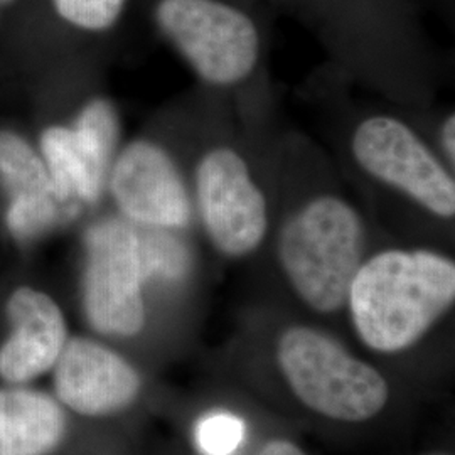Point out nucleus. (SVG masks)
Returning a JSON list of instances; mask_svg holds the SVG:
<instances>
[{
  "label": "nucleus",
  "instance_id": "obj_12",
  "mask_svg": "<svg viewBox=\"0 0 455 455\" xmlns=\"http://www.w3.org/2000/svg\"><path fill=\"white\" fill-rule=\"evenodd\" d=\"M0 180L9 191L7 227L17 238H34L65 214L43 157L14 132H0Z\"/></svg>",
  "mask_w": 455,
  "mask_h": 455
},
{
  "label": "nucleus",
  "instance_id": "obj_16",
  "mask_svg": "<svg viewBox=\"0 0 455 455\" xmlns=\"http://www.w3.org/2000/svg\"><path fill=\"white\" fill-rule=\"evenodd\" d=\"M196 443L204 455H231L246 437V423L235 413L214 411L197 423Z\"/></svg>",
  "mask_w": 455,
  "mask_h": 455
},
{
  "label": "nucleus",
  "instance_id": "obj_19",
  "mask_svg": "<svg viewBox=\"0 0 455 455\" xmlns=\"http://www.w3.org/2000/svg\"><path fill=\"white\" fill-rule=\"evenodd\" d=\"M17 0H0V11L4 9V7H11V5H14Z\"/></svg>",
  "mask_w": 455,
  "mask_h": 455
},
{
  "label": "nucleus",
  "instance_id": "obj_10",
  "mask_svg": "<svg viewBox=\"0 0 455 455\" xmlns=\"http://www.w3.org/2000/svg\"><path fill=\"white\" fill-rule=\"evenodd\" d=\"M54 379L61 402L92 417L129 407L140 390V378L125 359L82 338L66 341Z\"/></svg>",
  "mask_w": 455,
  "mask_h": 455
},
{
  "label": "nucleus",
  "instance_id": "obj_11",
  "mask_svg": "<svg viewBox=\"0 0 455 455\" xmlns=\"http://www.w3.org/2000/svg\"><path fill=\"white\" fill-rule=\"evenodd\" d=\"M12 334L0 347V374L11 383L33 379L56 364L66 344L58 304L31 287H20L7 302Z\"/></svg>",
  "mask_w": 455,
  "mask_h": 455
},
{
  "label": "nucleus",
  "instance_id": "obj_4",
  "mask_svg": "<svg viewBox=\"0 0 455 455\" xmlns=\"http://www.w3.org/2000/svg\"><path fill=\"white\" fill-rule=\"evenodd\" d=\"M154 20L196 75L212 86H235L259 66V26L227 0H157Z\"/></svg>",
  "mask_w": 455,
  "mask_h": 455
},
{
  "label": "nucleus",
  "instance_id": "obj_7",
  "mask_svg": "<svg viewBox=\"0 0 455 455\" xmlns=\"http://www.w3.org/2000/svg\"><path fill=\"white\" fill-rule=\"evenodd\" d=\"M195 199L212 246L229 259L253 253L268 231V204L242 154L212 147L196 165Z\"/></svg>",
  "mask_w": 455,
  "mask_h": 455
},
{
  "label": "nucleus",
  "instance_id": "obj_15",
  "mask_svg": "<svg viewBox=\"0 0 455 455\" xmlns=\"http://www.w3.org/2000/svg\"><path fill=\"white\" fill-rule=\"evenodd\" d=\"M54 14L75 31L88 34L114 29L129 0H49Z\"/></svg>",
  "mask_w": 455,
  "mask_h": 455
},
{
  "label": "nucleus",
  "instance_id": "obj_3",
  "mask_svg": "<svg viewBox=\"0 0 455 455\" xmlns=\"http://www.w3.org/2000/svg\"><path fill=\"white\" fill-rule=\"evenodd\" d=\"M276 359L293 395L325 419L366 422L388 402L385 376L314 327L293 325L283 331Z\"/></svg>",
  "mask_w": 455,
  "mask_h": 455
},
{
  "label": "nucleus",
  "instance_id": "obj_18",
  "mask_svg": "<svg viewBox=\"0 0 455 455\" xmlns=\"http://www.w3.org/2000/svg\"><path fill=\"white\" fill-rule=\"evenodd\" d=\"M259 455H306L300 447L291 440H272L268 442Z\"/></svg>",
  "mask_w": 455,
  "mask_h": 455
},
{
  "label": "nucleus",
  "instance_id": "obj_1",
  "mask_svg": "<svg viewBox=\"0 0 455 455\" xmlns=\"http://www.w3.org/2000/svg\"><path fill=\"white\" fill-rule=\"evenodd\" d=\"M455 263L432 250L393 248L363 260L346 306L370 349L402 353L452 309Z\"/></svg>",
  "mask_w": 455,
  "mask_h": 455
},
{
  "label": "nucleus",
  "instance_id": "obj_8",
  "mask_svg": "<svg viewBox=\"0 0 455 455\" xmlns=\"http://www.w3.org/2000/svg\"><path fill=\"white\" fill-rule=\"evenodd\" d=\"M118 133V114L105 98L90 100L73 127L54 125L43 133L41 157L63 204L97 203L114 163Z\"/></svg>",
  "mask_w": 455,
  "mask_h": 455
},
{
  "label": "nucleus",
  "instance_id": "obj_20",
  "mask_svg": "<svg viewBox=\"0 0 455 455\" xmlns=\"http://www.w3.org/2000/svg\"><path fill=\"white\" fill-rule=\"evenodd\" d=\"M317 2H329V0H317Z\"/></svg>",
  "mask_w": 455,
  "mask_h": 455
},
{
  "label": "nucleus",
  "instance_id": "obj_5",
  "mask_svg": "<svg viewBox=\"0 0 455 455\" xmlns=\"http://www.w3.org/2000/svg\"><path fill=\"white\" fill-rule=\"evenodd\" d=\"M83 300L90 324L110 336L131 338L146 324V268L139 227L108 218L86 231Z\"/></svg>",
  "mask_w": 455,
  "mask_h": 455
},
{
  "label": "nucleus",
  "instance_id": "obj_6",
  "mask_svg": "<svg viewBox=\"0 0 455 455\" xmlns=\"http://www.w3.org/2000/svg\"><path fill=\"white\" fill-rule=\"evenodd\" d=\"M351 152L373 180L410 197L440 220L455 216V180L422 137L400 118H364L351 137Z\"/></svg>",
  "mask_w": 455,
  "mask_h": 455
},
{
  "label": "nucleus",
  "instance_id": "obj_9",
  "mask_svg": "<svg viewBox=\"0 0 455 455\" xmlns=\"http://www.w3.org/2000/svg\"><path fill=\"white\" fill-rule=\"evenodd\" d=\"M115 204L140 228L178 231L189 227L193 199L180 167L164 147L133 140L116 156L108 172Z\"/></svg>",
  "mask_w": 455,
  "mask_h": 455
},
{
  "label": "nucleus",
  "instance_id": "obj_2",
  "mask_svg": "<svg viewBox=\"0 0 455 455\" xmlns=\"http://www.w3.org/2000/svg\"><path fill=\"white\" fill-rule=\"evenodd\" d=\"M364 223L344 197H310L285 220L276 240L278 261L310 309L332 314L346 306L364 253Z\"/></svg>",
  "mask_w": 455,
  "mask_h": 455
},
{
  "label": "nucleus",
  "instance_id": "obj_13",
  "mask_svg": "<svg viewBox=\"0 0 455 455\" xmlns=\"http://www.w3.org/2000/svg\"><path fill=\"white\" fill-rule=\"evenodd\" d=\"M65 428L63 410L48 395L0 390V455H48Z\"/></svg>",
  "mask_w": 455,
  "mask_h": 455
},
{
  "label": "nucleus",
  "instance_id": "obj_17",
  "mask_svg": "<svg viewBox=\"0 0 455 455\" xmlns=\"http://www.w3.org/2000/svg\"><path fill=\"white\" fill-rule=\"evenodd\" d=\"M440 139H442V148L445 157L454 165L455 163V115L451 114L442 125L440 132Z\"/></svg>",
  "mask_w": 455,
  "mask_h": 455
},
{
  "label": "nucleus",
  "instance_id": "obj_14",
  "mask_svg": "<svg viewBox=\"0 0 455 455\" xmlns=\"http://www.w3.org/2000/svg\"><path fill=\"white\" fill-rule=\"evenodd\" d=\"M140 255L147 280H180L191 268V255L186 244L169 229H139Z\"/></svg>",
  "mask_w": 455,
  "mask_h": 455
}]
</instances>
